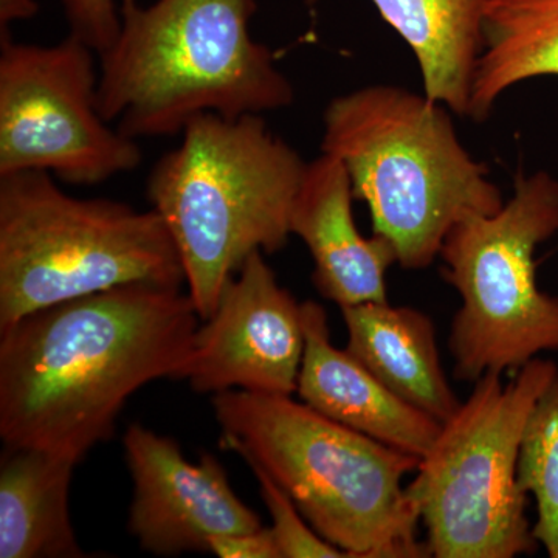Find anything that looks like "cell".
<instances>
[{"label":"cell","mask_w":558,"mask_h":558,"mask_svg":"<svg viewBox=\"0 0 558 558\" xmlns=\"http://www.w3.org/2000/svg\"><path fill=\"white\" fill-rule=\"evenodd\" d=\"M199 314L180 288L128 284L0 328V438L81 461L140 388L178 379Z\"/></svg>","instance_id":"obj_1"},{"label":"cell","mask_w":558,"mask_h":558,"mask_svg":"<svg viewBox=\"0 0 558 558\" xmlns=\"http://www.w3.org/2000/svg\"><path fill=\"white\" fill-rule=\"evenodd\" d=\"M303 323L306 343L296 388L300 399L344 427L424 458L442 424L389 391L347 349L333 347L322 304L304 301Z\"/></svg>","instance_id":"obj_13"},{"label":"cell","mask_w":558,"mask_h":558,"mask_svg":"<svg viewBox=\"0 0 558 558\" xmlns=\"http://www.w3.org/2000/svg\"><path fill=\"white\" fill-rule=\"evenodd\" d=\"M347 167L330 154L307 161L290 211V234L314 260L315 288L337 306L388 301L387 271L399 264L391 242L360 233Z\"/></svg>","instance_id":"obj_12"},{"label":"cell","mask_w":558,"mask_h":558,"mask_svg":"<svg viewBox=\"0 0 558 558\" xmlns=\"http://www.w3.org/2000/svg\"><path fill=\"white\" fill-rule=\"evenodd\" d=\"M539 76H558V0H484L469 119L487 120L510 87Z\"/></svg>","instance_id":"obj_17"},{"label":"cell","mask_w":558,"mask_h":558,"mask_svg":"<svg viewBox=\"0 0 558 558\" xmlns=\"http://www.w3.org/2000/svg\"><path fill=\"white\" fill-rule=\"evenodd\" d=\"M123 447L132 480L128 529L146 553L209 554L213 537L263 527L215 454L190 462L174 439L140 424L126 428Z\"/></svg>","instance_id":"obj_11"},{"label":"cell","mask_w":558,"mask_h":558,"mask_svg":"<svg viewBox=\"0 0 558 558\" xmlns=\"http://www.w3.org/2000/svg\"><path fill=\"white\" fill-rule=\"evenodd\" d=\"M306 163L263 116L202 113L154 165L146 196L170 230L202 319L248 256L288 244Z\"/></svg>","instance_id":"obj_5"},{"label":"cell","mask_w":558,"mask_h":558,"mask_svg":"<svg viewBox=\"0 0 558 558\" xmlns=\"http://www.w3.org/2000/svg\"><path fill=\"white\" fill-rule=\"evenodd\" d=\"M38 10L36 0H0V31H9L11 22L31 20Z\"/></svg>","instance_id":"obj_22"},{"label":"cell","mask_w":558,"mask_h":558,"mask_svg":"<svg viewBox=\"0 0 558 558\" xmlns=\"http://www.w3.org/2000/svg\"><path fill=\"white\" fill-rule=\"evenodd\" d=\"M69 35L89 46L95 53L108 51L120 32L119 0H61Z\"/></svg>","instance_id":"obj_20"},{"label":"cell","mask_w":558,"mask_h":558,"mask_svg":"<svg viewBox=\"0 0 558 558\" xmlns=\"http://www.w3.org/2000/svg\"><path fill=\"white\" fill-rule=\"evenodd\" d=\"M409 44L424 94L468 117L473 73L483 47L484 0H371Z\"/></svg>","instance_id":"obj_16"},{"label":"cell","mask_w":558,"mask_h":558,"mask_svg":"<svg viewBox=\"0 0 558 558\" xmlns=\"http://www.w3.org/2000/svg\"><path fill=\"white\" fill-rule=\"evenodd\" d=\"M220 446L278 484L348 558H425L403 478L421 459L344 427L292 396H213Z\"/></svg>","instance_id":"obj_3"},{"label":"cell","mask_w":558,"mask_h":558,"mask_svg":"<svg viewBox=\"0 0 558 558\" xmlns=\"http://www.w3.org/2000/svg\"><path fill=\"white\" fill-rule=\"evenodd\" d=\"M451 113L391 84L348 92L323 113L322 153L347 167L373 234L391 242L402 269L433 266L457 223L505 205L486 165L462 146Z\"/></svg>","instance_id":"obj_4"},{"label":"cell","mask_w":558,"mask_h":558,"mask_svg":"<svg viewBox=\"0 0 558 558\" xmlns=\"http://www.w3.org/2000/svg\"><path fill=\"white\" fill-rule=\"evenodd\" d=\"M558 374L534 359L508 384L484 374L444 422L407 486L435 558H515L539 549L519 483L521 438L539 396Z\"/></svg>","instance_id":"obj_7"},{"label":"cell","mask_w":558,"mask_h":558,"mask_svg":"<svg viewBox=\"0 0 558 558\" xmlns=\"http://www.w3.org/2000/svg\"><path fill=\"white\" fill-rule=\"evenodd\" d=\"M128 284L186 286L156 209L72 196L49 172L0 175V328Z\"/></svg>","instance_id":"obj_6"},{"label":"cell","mask_w":558,"mask_h":558,"mask_svg":"<svg viewBox=\"0 0 558 558\" xmlns=\"http://www.w3.org/2000/svg\"><path fill=\"white\" fill-rule=\"evenodd\" d=\"M340 311L347 351L389 391L440 424L457 413L462 402L447 379L429 315L389 301Z\"/></svg>","instance_id":"obj_14"},{"label":"cell","mask_w":558,"mask_h":558,"mask_svg":"<svg viewBox=\"0 0 558 558\" xmlns=\"http://www.w3.org/2000/svg\"><path fill=\"white\" fill-rule=\"evenodd\" d=\"M209 554L219 558H281L270 527L219 535L209 539Z\"/></svg>","instance_id":"obj_21"},{"label":"cell","mask_w":558,"mask_h":558,"mask_svg":"<svg viewBox=\"0 0 558 558\" xmlns=\"http://www.w3.org/2000/svg\"><path fill=\"white\" fill-rule=\"evenodd\" d=\"M519 483L537 506L534 537L558 558V374L539 396L521 438Z\"/></svg>","instance_id":"obj_18"},{"label":"cell","mask_w":558,"mask_h":558,"mask_svg":"<svg viewBox=\"0 0 558 558\" xmlns=\"http://www.w3.org/2000/svg\"><path fill=\"white\" fill-rule=\"evenodd\" d=\"M78 461L32 447L0 457V558L86 557L70 519Z\"/></svg>","instance_id":"obj_15"},{"label":"cell","mask_w":558,"mask_h":558,"mask_svg":"<svg viewBox=\"0 0 558 558\" xmlns=\"http://www.w3.org/2000/svg\"><path fill=\"white\" fill-rule=\"evenodd\" d=\"M558 233V180L517 175L512 197L494 215L473 216L447 234L442 278L461 307L449 349L459 381L515 374L542 352L558 351V296L537 284L535 252Z\"/></svg>","instance_id":"obj_8"},{"label":"cell","mask_w":558,"mask_h":558,"mask_svg":"<svg viewBox=\"0 0 558 558\" xmlns=\"http://www.w3.org/2000/svg\"><path fill=\"white\" fill-rule=\"evenodd\" d=\"M204 322L175 380L201 395L296 392L306 343L303 303L279 284L263 252L245 259Z\"/></svg>","instance_id":"obj_10"},{"label":"cell","mask_w":558,"mask_h":558,"mask_svg":"<svg viewBox=\"0 0 558 558\" xmlns=\"http://www.w3.org/2000/svg\"><path fill=\"white\" fill-rule=\"evenodd\" d=\"M119 3V36L98 57V109L128 137H171L202 113L264 116L295 101L274 51L250 33L256 0Z\"/></svg>","instance_id":"obj_2"},{"label":"cell","mask_w":558,"mask_h":558,"mask_svg":"<svg viewBox=\"0 0 558 558\" xmlns=\"http://www.w3.org/2000/svg\"><path fill=\"white\" fill-rule=\"evenodd\" d=\"M95 54L72 35L36 46L0 31V175L43 171L70 185H98L137 170V140L98 109Z\"/></svg>","instance_id":"obj_9"},{"label":"cell","mask_w":558,"mask_h":558,"mask_svg":"<svg viewBox=\"0 0 558 558\" xmlns=\"http://www.w3.org/2000/svg\"><path fill=\"white\" fill-rule=\"evenodd\" d=\"M248 468L258 481L260 497L269 510L270 531L281 558H348L307 523L295 502L264 470L256 465Z\"/></svg>","instance_id":"obj_19"}]
</instances>
